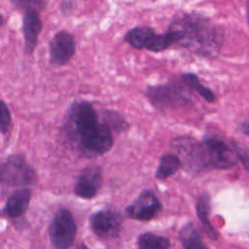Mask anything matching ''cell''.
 Wrapping results in <instances>:
<instances>
[{"instance_id":"obj_1","label":"cell","mask_w":249,"mask_h":249,"mask_svg":"<svg viewBox=\"0 0 249 249\" xmlns=\"http://www.w3.org/2000/svg\"><path fill=\"white\" fill-rule=\"evenodd\" d=\"M171 43L196 55L217 57L224 44V31L208 18L196 13H185L174 18L166 31Z\"/></svg>"},{"instance_id":"obj_2","label":"cell","mask_w":249,"mask_h":249,"mask_svg":"<svg viewBox=\"0 0 249 249\" xmlns=\"http://www.w3.org/2000/svg\"><path fill=\"white\" fill-rule=\"evenodd\" d=\"M78 141L79 148L87 157L101 156L111 150L114 144L111 129L103 123H95L70 134Z\"/></svg>"},{"instance_id":"obj_3","label":"cell","mask_w":249,"mask_h":249,"mask_svg":"<svg viewBox=\"0 0 249 249\" xmlns=\"http://www.w3.org/2000/svg\"><path fill=\"white\" fill-rule=\"evenodd\" d=\"M170 146L184 170L197 173L208 166L202 142L191 136H177L172 139Z\"/></svg>"},{"instance_id":"obj_4","label":"cell","mask_w":249,"mask_h":249,"mask_svg":"<svg viewBox=\"0 0 249 249\" xmlns=\"http://www.w3.org/2000/svg\"><path fill=\"white\" fill-rule=\"evenodd\" d=\"M37 182L34 168L21 155L8 157L0 163V184L5 187H27Z\"/></svg>"},{"instance_id":"obj_5","label":"cell","mask_w":249,"mask_h":249,"mask_svg":"<svg viewBox=\"0 0 249 249\" xmlns=\"http://www.w3.org/2000/svg\"><path fill=\"white\" fill-rule=\"evenodd\" d=\"M145 95L152 106L161 111L178 109L192 101L187 90L175 82L149 86L146 89Z\"/></svg>"},{"instance_id":"obj_6","label":"cell","mask_w":249,"mask_h":249,"mask_svg":"<svg viewBox=\"0 0 249 249\" xmlns=\"http://www.w3.org/2000/svg\"><path fill=\"white\" fill-rule=\"evenodd\" d=\"M76 234L77 226L72 213L65 207L58 208L49 227L51 243L55 249H70Z\"/></svg>"},{"instance_id":"obj_7","label":"cell","mask_w":249,"mask_h":249,"mask_svg":"<svg viewBox=\"0 0 249 249\" xmlns=\"http://www.w3.org/2000/svg\"><path fill=\"white\" fill-rule=\"evenodd\" d=\"M208 166L218 169H228L236 164L238 157L233 147L228 144L218 134L209 133L203 138Z\"/></svg>"},{"instance_id":"obj_8","label":"cell","mask_w":249,"mask_h":249,"mask_svg":"<svg viewBox=\"0 0 249 249\" xmlns=\"http://www.w3.org/2000/svg\"><path fill=\"white\" fill-rule=\"evenodd\" d=\"M93 232L101 238H114L120 235L123 224L122 214L115 209H102L89 218Z\"/></svg>"},{"instance_id":"obj_9","label":"cell","mask_w":249,"mask_h":249,"mask_svg":"<svg viewBox=\"0 0 249 249\" xmlns=\"http://www.w3.org/2000/svg\"><path fill=\"white\" fill-rule=\"evenodd\" d=\"M76 52V43L74 36L66 31L56 32L49 43L50 63L53 67L66 65L74 56Z\"/></svg>"},{"instance_id":"obj_10","label":"cell","mask_w":249,"mask_h":249,"mask_svg":"<svg viewBox=\"0 0 249 249\" xmlns=\"http://www.w3.org/2000/svg\"><path fill=\"white\" fill-rule=\"evenodd\" d=\"M161 209L162 205L157 196L150 190H144L131 204L125 207V213L131 219L149 221L155 218Z\"/></svg>"},{"instance_id":"obj_11","label":"cell","mask_w":249,"mask_h":249,"mask_svg":"<svg viewBox=\"0 0 249 249\" xmlns=\"http://www.w3.org/2000/svg\"><path fill=\"white\" fill-rule=\"evenodd\" d=\"M102 185V169L97 164H89L80 172L75 184V194L84 199L96 196Z\"/></svg>"},{"instance_id":"obj_12","label":"cell","mask_w":249,"mask_h":249,"mask_svg":"<svg viewBox=\"0 0 249 249\" xmlns=\"http://www.w3.org/2000/svg\"><path fill=\"white\" fill-rule=\"evenodd\" d=\"M42 21L39 13L36 11L24 12L22 18V32L24 39L25 54H32L42 32Z\"/></svg>"},{"instance_id":"obj_13","label":"cell","mask_w":249,"mask_h":249,"mask_svg":"<svg viewBox=\"0 0 249 249\" xmlns=\"http://www.w3.org/2000/svg\"><path fill=\"white\" fill-rule=\"evenodd\" d=\"M31 199V191L27 188L16 190L7 199L3 212L11 219L21 217L27 210Z\"/></svg>"},{"instance_id":"obj_14","label":"cell","mask_w":249,"mask_h":249,"mask_svg":"<svg viewBox=\"0 0 249 249\" xmlns=\"http://www.w3.org/2000/svg\"><path fill=\"white\" fill-rule=\"evenodd\" d=\"M156 34L155 30L149 26H137L129 29L124 40L133 49L142 50L145 49L149 40Z\"/></svg>"},{"instance_id":"obj_15","label":"cell","mask_w":249,"mask_h":249,"mask_svg":"<svg viewBox=\"0 0 249 249\" xmlns=\"http://www.w3.org/2000/svg\"><path fill=\"white\" fill-rule=\"evenodd\" d=\"M196 215L198 217V220L203 228V230L206 231L208 236L212 238L213 240L217 239V233L215 230L212 228L211 223L209 221V212H210V197L207 194H201L196 205Z\"/></svg>"},{"instance_id":"obj_16","label":"cell","mask_w":249,"mask_h":249,"mask_svg":"<svg viewBox=\"0 0 249 249\" xmlns=\"http://www.w3.org/2000/svg\"><path fill=\"white\" fill-rule=\"evenodd\" d=\"M180 239L184 249H208L199 231L192 223L185 225L181 229Z\"/></svg>"},{"instance_id":"obj_17","label":"cell","mask_w":249,"mask_h":249,"mask_svg":"<svg viewBox=\"0 0 249 249\" xmlns=\"http://www.w3.org/2000/svg\"><path fill=\"white\" fill-rule=\"evenodd\" d=\"M180 167V160L175 154L163 155L156 171L155 177L157 179H166L167 177L173 175Z\"/></svg>"},{"instance_id":"obj_18","label":"cell","mask_w":249,"mask_h":249,"mask_svg":"<svg viewBox=\"0 0 249 249\" xmlns=\"http://www.w3.org/2000/svg\"><path fill=\"white\" fill-rule=\"evenodd\" d=\"M181 80L182 83H184L188 88L196 90L204 100H206L207 102H213L215 100V94L213 93V91L204 87L196 74L195 73H184L181 75Z\"/></svg>"},{"instance_id":"obj_19","label":"cell","mask_w":249,"mask_h":249,"mask_svg":"<svg viewBox=\"0 0 249 249\" xmlns=\"http://www.w3.org/2000/svg\"><path fill=\"white\" fill-rule=\"evenodd\" d=\"M138 249H169L170 241L153 232H144L138 236Z\"/></svg>"},{"instance_id":"obj_20","label":"cell","mask_w":249,"mask_h":249,"mask_svg":"<svg viewBox=\"0 0 249 249\" xmlns=\"http://www.w3.org/2000/svg\"><path fill=\"white\" fill-rule=\"evenodd\" d=\"M103 124H105L111 131L120 133L127 129L128 123L124 116L115 110H104L102 113Z\"/></svg>"},{"instance_id":"obj_21","label":"cell","mask_w":249,"mask_h":249,"mask_svg":"<svg viewBox=\"0 0 249 249\" xmlns=\"http://www.w3.org/2000/svg\"><path fill=\"white\" fill-rule=\"evenodd\" d=\"M172 45L170 37L165 32L163 34H155L147 43L145 49L150 52L159 53L166 50L168 47Z\"/></svg>"},{"instance_id":"obj_22","label":"cell","mask_w":249,"mask_h":249,"mask_svg":"<svg viewBox=\"0 0 249 249\" xmlns=\"http://www.w3.org/2000/svg\"><path fill=\"white\" fill-rule=\"evenodd\" d=\"M12 5L22 12L36 11L38 13L45 10L47 0H10Z\"/></svg>"},{"instance_id":"obj_23","label":"cell","mask_w":249,"mask_h":249,"mask_svg":"<svg viewBox=\"0 0 249 249\" xmlns=\"http://www.w3.org/2000/svg\"><path fill=\"white\" fill-rule=\"evenodd\" d=\"M12 116L7 103L0 99V132L6 134L11 126Z\"/></svg>"},{"instance_id":"obj_24","label":"cell","mask_w":249,"mask_h":249,"mask_svg":"<svg viewBox=\"0 0 249 249\" xmlns=\"http://www.w3.org/2000/svg\"><path fill=\"white\" fill-rule=\"evenodd\" d=\"M231 146L236 152L238 160H240L244 168L249 172V149L236 140H231Z\"/></svg>"},{"instance_id":"obj_25","label":"cell","mask_w":249,"mask_h":249,"mask_svg":"<svg viewBox=\"0 0 249 249\" xmlns=\"http://www.w3.org/2000/svg\"><path fill=\"white\" fill-rule=\"evenodd\" d=\"M77 0H62L60 3V10L64 16H69L75 9Z\"/></svg>"},{"instance_id":"obj_26","label":"cell","mask_w":249,"mask_h":249,"mask_svg":"<svg viewBox=\"0 0 249 249\" xmlns=\"http://www.w3.org/2000/svg\"><path fill=\"white\" fill-rule=\"evenodd\" d=\"M237 129H238L241 133H243V134L249 136V116H248L247 119H245L244 121H242V122H240V123L238 124Z\"/></svg>"},{"instance_id":"obj_27","label":"cell","mask_w":249,"mask_h":249,"mask_svg":"<svg viewBox=\"0 0 249 249\" xmlns=\"http://www.w3.org/2000/svg\"><path fill=\"white\" fill-rule=\"evenodd\" d=\"M77 249H89L87 245H85L84 243H80L78 246H77Z\"/></svg>"},{"instance_id":"obj_28","label":"cell","mask_w":249,"mask_h":249,"mask_svg":"<svg viewBox=\"0 0 249 249\" xmlns=\"http://www.w3.org/2000/svg\"><path fill=\"white\" fill-rule=\"evenodd\" d=\"M246 16H247V23L249 25V1L247 4V12H246Z\"/></svg>"},{"instance_id":"obj_29","label":"cell","mask_w":249,"mask_h":249,"mask_svg":"<svg viewBox=\"0 0 249 249\" xmlns=\"http://www.w3.org/2000/svg\"><path fill=\"white\" fill-rule=\"evenodd\" d=\"M3 24H4V18H3V16L0 14V27L3 26Z\"/></svg>"}]
</instances>
